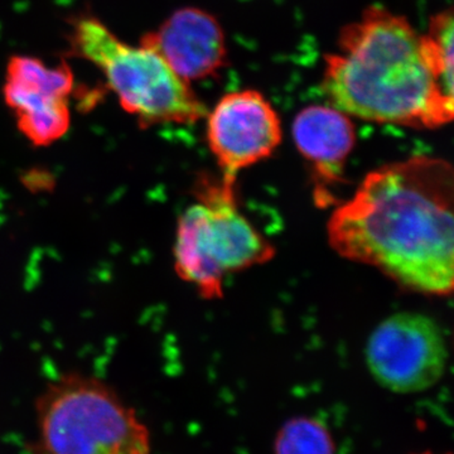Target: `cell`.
I'll return each instance as SVG.
<instances>
[{"mask_svg": "<svg viewBox=\"0 0 454 454\" xmlns=\"http://www.w3.org/2000/svg\"><path fill=\"white\" fill-rule=\"evenodd\" d=\"M454 173L442 158L385 164L334 208L328 243L408 291L446 297L454 282Z\"/></svg>", "mask_w": 454, "mask_h": 454, "instance_id": "obj_1", "label": "cell"}, {"mask_svg": "<svg viewBox=\"0 0 454 454\" xmlns=\"http://www.w3.org/2000/svg\"><path fill=\"white\" fill-rule=\"evenodd\" d=\"M322 92L352 119L376 124L437 129L453 121V89L424 33L379 5L343 27L336 51L325 56Z\"/></svg>", "mask_w": 454, "mask_h": 454, "instance_id": "obj_2", "label": "cell"}, {"mask_svg": "<svg viewBox=\"0 0 454 454\" xmlns=\"http://www.w3.org/2000/svg\"><path fill=\"white\" fill-rule=\"evenodd\" d=\"M193 196L177 223L176 273L205 300H220L227 277L270 262L276 249L239 208L236 179L201 175Z\"/></svg>", "mask_w": 454, "mask_h": 454, "instance_id": "obj_3", "label": "cell"}, {"mask_svg": "<svg viewBox=\"0 0 454 454\" xmlns=\"http://www.w3.org/2000/svg\"><path fill=\"white\" fill-rule=\"evenodd\" d=\"M33 454H151L148 427L106 382L70 372L35 402Z\"/></svg>", "mask_w": 454, "mask_h": 454, "instance_id": "obj_4", "label": "cell"}, {"mask_svg": "<svg viewBox=\"0 0 454 454\" xmlns=\"http://www.w3.org/2000/svg\"><path fill=\"white\" fill-rule=\"evenodd\" d=\"M71 50L103 73L122 109L136 116L142 127L193 124L207 115L191 83L160 53L143 44L125 43L98 18L74 20Z\"/></svg>", "mask_w": 454, "mask_h": 454, "instance_id": "obj_5", "label": "cell"}, {"mask_svg": "<svg viewBox=\"0 0 454 454\" xmlns=\"http://www.w3.org/2000/svg\"><path fill=\"white\" fill-rule=\"evenodd\" d=\"M365 358L373 379L385 389L420 393L437 384L446 372V339L429 317L396 313L370 334Z\"/></svg>", "mask_w": 454, "mask_h": 454, "instance_id": "obj_6", "label": "cell"}, {"mask_svg": "<svg viewBox=\"0 0 454 454\" xmlns=\"http://www.w3.org/2000/svg\"><path fill=\"white\" fill-rule=\"evenodd\" d=\"M206 138L223 177L268 160L282 143V121L262 92H229L207 113Z\"/></svg>", "mask_w": 454, "mask_h": 454, "instance_id": "obj_7", "label": "cell"}, {"mask_svg": "<svg viewBox=\"0 0 454 454\" xmlns=\"http://www.w3.org/2000/svg\"><path fill=\"white\" fill-rule=\"evenodd\" d=\"M74 74L67 65L50 67L31 56H13L5 74V104L20 133L35 146L64 138L71 127L70 98Z\"/></svg>", "mask_w": 454, "mask_h": 454, "instance_id": "obj_8", "label": "cell"}, {"mask_svg": "<svg viewBox=\"0 0 454 454\" xmlns=\"http://www.w3.org/2000/svg\"><path fill=\"white\" fill-rule=\"evenodd\" d=\"M292 136L312 170L316 202L327 207L334 201L333 191L342 184L346 163L356 145L352 118L328 103L306 106L293 121Z\"/></svg>", "mask_w": 454, "mask_h": 454, "instance_id": "obj_9", "label": "cell"}, {"mask_svg": "<svg viewBox=\"0 0 454 454\" xmlns=\"http://www.w3.org/2000/svg\"><path fill=\"white\" fill-rule=\"evenodd\" d=\"M188 82L207 79L227 62L225 32L208 12L195 7L176 11L160 28L143 37Z\"/></svg>", "mask_w": 454, "mask_h": 454, "instance_id": "obj_10", "label": "cell"}, {"mask_svg": "<svg viewBox=\"0 0 454 454\" xmlns=\"http://www.w3.org/2000/svg\"><path fill=\"white\" fill-rule=\"evenodd\" d=\"M276 454H334L333 435L312 418L298 417L284 424L274 442Z\"/></svg>", "mask_w": 454, "mask_h": 454, "instance_id": "obj_11", "label": "cell"}, {"mask_svg": "<svg viewBox=\"0 0 454 454\" xmlns=\"http://www.w3.org/2000/svg\"><path fill=\"white\" fill-rule=\"evenodd\" d=\"M453 12H439L424 33L433 61L448 88L453 89Z\"/></svg>", "mask_w": 454, "mask_h": 454, "instance_id": "obj_12", "label": "cell"}, {"mask_svg": "<svg viewBox=\"0 0 454 454\" xmlns=\"http://www.w3.org/2000/svg\"><path fill=\"white\" fill-rule=\"evenodd\" d=\"M418 454H433V453H429V452H423V453H418Z\"/></svg>", "mask_w": 454, "mask_h": 454, "instance_id": "obj_13", "label": "cell"}]
</instances>
